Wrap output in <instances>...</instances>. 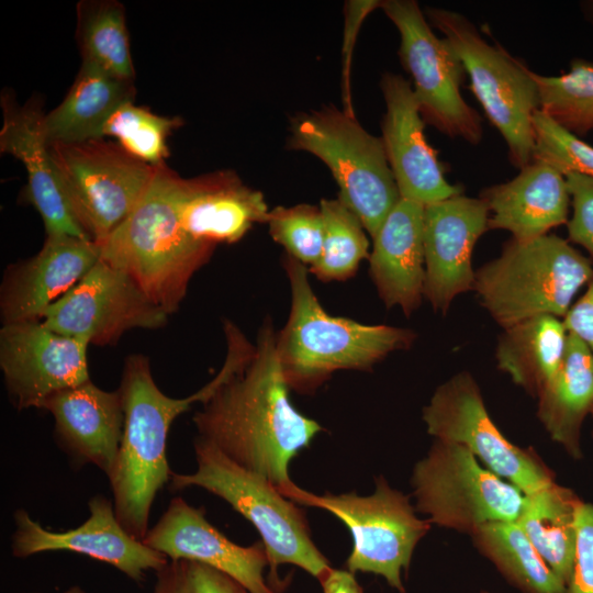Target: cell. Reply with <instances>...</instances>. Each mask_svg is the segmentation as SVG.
Here are the masks:
<instances>
[{
  "label": "cell",
  "instance_id": "6da1fadb",
  "mask_svg": "<svg viewBox=\"0 0 593 593\" xmlns=\"http://www.w3.org/2000/svg\"><path fill=\"white\" fill-rule=\"evenodd\" d=\"M225 360L217 384L193 415L198 436L240 467L278 489L292 483L291 460L323 427L291 403L276 349V331L266 320L256 343L224 322Z\"/></svg>",
  "mask_w": 593,
  "mask_h": 593
},
{
  "label": "cell",
  "instance_id": "7a4b0ae2",
  "mask_svg": "<svg viewBox=\"0 0 593 593\" xmlns=\"http://www.w3.org/2000/svg\"><path fill=\"white\" fill-rule=\"evenodd\" d=\"M186 182L166 163L155 166L139 202L99 243L100 259L126 272L169 316L179 310L191 278L215 249L193 239L181 224Z\"/></svg>",
  "mask_w": 593,
  "mask_h": 593
},
{
  "label": "cell",
  "instance_id": "3957f363",
  "mask_svg": "<svg viewBox=\"0 0 593 593\" xmlns=\"http://www.w3.org/2000/svg\"><path fill=\"white\" fill-rule=\"evenodd\" d=\"M291 309L276 333V349L290 390L314 393L338 370L368 371L393 351L409 349L416 334L384 324L368 325L329 315L314 293L305 265L286 254Z\"/></svg>",
  "mask_w": 593,
  "mask_h": 593
},
{
  "label": "cell",
  "instance_id": "277c9868",
  "mask_svg": "<svg viewBox=\"0 0 593 593\" xmlns=\"http://www.w3.org/2000/svg\"><path fill=\"white\" fill-rule=\"evenodd\" d=\"M124 426L116 461L108 475L113 505L121 525L142 540L148 530L152 505L169 483L166 445L174 421L194 403H202L214 390L208 382L195 393L175 399L157 387L146 356L126 357L120 388Z\"/></svg>",
  "mask_w": 593,
  "mask_h": 593
},
{
  "label": "cell",
  "instance_id": "5b68a950",
  "mask_svg": "<svg viewBox=\"0 0 593 593\" xmlns=\"http://www.w3.org/2000/svg\"><path fill=\"white\" fill-rule=\"evenodd\" d=\"M197 470L172 472L169 490L198 486L221 497L258 530L271 570L270 585L277 592L281 580L277 568L296 566L318 581L332 569L315 546L303 508L280 493L265 477L249 471L198 436L194 440Z\"/></svg>",
  "mask_w": 593,
  "mask_h": 593
},
{
  "label": "cell",
  "instance_id": "8992f818",
  "mask_svg": "<svg viewBox=\"0 0 593 593\" xmlns=\"http://www.w3.org/2000/svg\"><path fill=\"white\" fill-rule=\"evenodd\" d=\"M593 279V264L569 240L546 234L511 238L501 255L480 267L473 290L504 329L538 315L564 317L578 291Z\"/></svg>",
  "mask_w": 593,
  "mask_h": 593
},
{
  "label": "cell",
  "instance_id": "52a82bcc",
  "mask_svg": "<svg viewBox=\"0 0 593 593\" xmlns=\"http://www.w3.org/2000/svg\"><path fill=\"white\" fill-rule=\"evenodd\" d=\"M425 13L461 61L472 92L506 143L512 165L522 169L530 164L533 120L540 109L533 71L500 44H490L463 14L432 7Z\"/></svg>",
  "mask_w": 593,
  "mask_h": 593
},
{
  "label": "cell",
  "instance_id": "ba28073f",
  "mask_svg": "<svg viewBox=\"0 0 593 593\" xmlns=\"http://www.w3.org/2000/svg\"><path fill=\"white\" fill-rule=\"evenodd\" d=\"M287 145L328 167L338 198L373 239L401 199L381 137L369 133L355 114L327 105L295 118Z\"/></svg>",
  "mask_w": 593,
  "mask_h": 593
},
{
  "label": "cell",
  "instance_id": "9c48e42d",
  "mask_svg": "<svg viewBox=\"0 0 593 593\" xmlns=\"http://www.w3.org/2000/svg\"><path fill=\"white\" fill-rule=\"evenodd\" d=\"M304 506L332 513L349 529L353 549L347 570L383 577L390 586L405 593L402 570L407 571L415 547L430 529V523L416 515L407 495L376 478L374 491L361 496L355 492L313 494L295 483L278 489Z\"/></svg>",
  "mask_w": 593,
  "mask_h": 593
},
{
  "label": "cell",
  "instance_id": "30bf717a",
  "mask_svg": "<svg viewBox=\"0 0 593 593\" xmlns=\"http://www.w3.org/2000/svg\"><path fill=\"white\" fill-rule=\"evenodd\" d=\"M417 512L430 524L471 535L496 522H516L525 494L490 469L466 447L435 439L412 471Z\"/></svg>",
  "mask_w": 593,
  "mask_h": 593
},
{
  "label": "cell",
  "instance_id": "8fae6325",
  "mask_svg": "<svg viewBox=\"0 0 593 593\" xmlns=\"http://www.w3.org/2000/svg\"><path fill=\"white\" fill-rule=\"evenodd\" d=\"M48 145L72 217L91 240L101 243L139 202L155 166L105 138Z\"/></svg>",
  "mask_w": 593,
  "mask_h": 593
},
{
  "label": "cell",
  "instance_id": "7c38bea8",
  "mask_svg": "<svg viewBox=\"0 0 593 593\" xmlns=\"http://www.w3.org/2000/svg\"><path fill=\"white\" fill-rule=\"evenodd\" d=\"M380 8L400 34V59L424 122L448 137L479 144L482 119L461 96L465 69L448 43L436 36L416 1L385 0Z\"/></svg>",
  "mask_w": 593,
  "mask_h": 593
},
{
  "label": "cell",
  "instance_id": "4fadbf2b",
  "mask_svg": "<svg viewBox=\"0 0 593 593\" xmlns=\"http://www.w3.org/2000/svg\"><path fill=\"white\" fill-rule=\"evenodd\" d=\"M422 417L435 439L466 447L525 495L556 482L553 471L533 448L514 445L495 426L475 380L468 372L440 384L423 409Z\"/></svg>",
  "mask_w": 593,
  "mask_h": 593
},
{
  "label": "cell",
  "instance_id": "5bb4252c",
  "mask_svg": "<svg viewBox=\"0 0 593 593\" xmlns=\"http://www.w3.org/2000/svg\"><path fill=\"white\" fill-rule=\"evenodd\" d=\"M169 315L123 270L99 259L44 313L43 324L88 345H114L133 328L157 329Z\"/></svg>",
  "mask_w": 593,
  "mask_h": 593
},
{
  "label": "cell",
  "instance_id": "9a60e30c",
  "mask_svg": "<svg viewBox=\"0 0 593 593\" xmlns=\"http://www.w3.org/2000/svg\"><path fill=\"white\" fill-rule=\"evenodd\" d=\"M88 347L42 321L2 325L0 369L12 404L18 410L41 409L56 392L89 381Z\"/></svg>",
  "mask_w": 593,
  "mask_h": 593
},
{
  "label": "cell",
  "instance_id": "2e32d148",
  "mask_svg": "<svg viewBox=\"0 0 593 593\" xmlns=\"http://www.w3.org/2000/svg\"><path fill=\"white\" fill-rule=\"evenodd\" d=\"M89 516L80 526L65 532H52L33 519L24 508L14 512L15 529L11 551L26 558L47 551L66 550L108 563L135 582L157 572L169 559L133 537L119 522L113 501L104 495L88 502Z\"/></svg>",
  "mask_w": 593,
  "mask_h": 593
},
{
  "label": "cell",
  "instance_id": "e0dca14e",
  "mask_svg": "<svg viewBox=\"0 0 593 593\" xmlns=\"http://www.w3.org/2000/svg\"><path fill=\"white\" fill-rule=\"evenodd\" d=\"M489 216L483 199L461 193L425 206L424 298L434 311L446 314L457 295L473 290L472 251Z\"/></svg>",
  "mask_w": 593,
  "mask_h": 593
},
{
  "label": "cell",
  "instance_id": "ac0fdd59",
  "mask_svg": "<svg viewBox=\"0 0 593 593\" xmlns=\"http://www.w3.org/2000/svg\"><path fill=\"white\" fill-rule=\"evenodd\" d=\"M385 103L382 143L401 199L424 206L458 195L461 188L449 183L436 152L427 143L412 85L398 74L382 75Z\"/></svg>",
  "mask_w": 593,
  "mask_h": 593
},
{
  "label": "cell",
  "instance_id": "d6986e66",
  "mask_svg": "<svg viewBox=\"0 0 593 593\" xmlns=\"http://www.w3.org/2000/svg\"><path fill=\"white\" fill-rule=\"evenodd\" d=\"M142 541L169 560L204 563L235 579L250 593H277L264 577L269 560L264 542L240 546L231 541L206 518L202 507L174 497Z\"/></svg>",
  "mask_w": 593,
  "mask_h": 593
},
{
  "label": "cell",
  "instance_id": "ffe728a7",
  "mask_svg": "<svg viewBox=\"0 0 593 593\" xmlns=\"http://www.w3.org/2000/svg\"><path fill=\"white\" fill-rule=\"evenodd\" d=\"M100 259L98 243L46 235L32 257L11 264L0 286L2 325L42 321L46 310L75 287Z\"/></svg>",
  "mask_w": 593,
  "mask_h": 593
},
{
  "label": "cell",
  "instance_id": "44dd1931",
  "mask_svg": "<svg viewBox=\"0 0 593 593\" xmlns=\"http://www.w3.org/2000/svg\"><path fill=\"white\" fill-rule=\"evenodd\" d=\"M3 123L0 152L18 158L27 172V198L41 215L46 235L90 239L72 217L43 133L42 102L19 105L12 92L1 93Z\"/></svg>",
  "mask_w": 593,
  "mask_h": 593
},
{
  "label": "cell",
  "instance_id": "7402d4cb",
  "mask_svg": "<svg viewBox=\"0 0 593 593\" xmlns=\"http://www.w3.org/2000/svg\"><path fill=\"white\" fill-rule=\"evenodd\" d=\"M40 410L53 415L57 443L75 465L91 463L111 473L124 426L119 390L105 391L89 380L56 392Z\"/></svg>",
  "mask_w": 593,
  "mask_h": 593
},
{
  "label": "cell",
  "instance_id": "603a6c76",
  "mask_svg": "<svg viewBox=\"0 0 593 593\" xmlns=\"http://www.w3.org/2000/svg\"><path fill=\"white\" fill-rule=\"evenodd\" d=\"M269 212L264 194L228 170L187 179L179 204L184 231L213 247L238 242L255 224L267 223Z\"/></svg>",
  "mask_w": 593,
  "mask_h": 593
},
{
  "label": "cell",
  "instance_id": "cb8c5ba5",
  "mask_svg": "<svg viewBox=\"0 0 593 593\" xmlns=\"http://www.w3.org/2000/svg\"><path fill=\"white\" fill-rule=\"evenodd\" d=\"M424 209L400 199L373 238L370 276L388 309L410 316L422 303L425 282Z\"/></svg>",
  "mask_w": 593,
  "mask_h": 593
},
{
  "label": "cell",
  "instance_id": "d4e9b609",
  "mask_svg": "<svg viewBox=\"0 0 593 593\" xmlns=\"http://www.w3.org/2000/svg\"><path fill=\"white\" fill-rule=\"evenodd\" d=\"M489 208V230H505L528 242L568 223L571 197L568 182L551 166L533 160L512 180L481 191Z\"/></svg>",
  "mask_w": 593,
  "mask_h": 593
},
{
  "label": "cell",
  "instance_id": "484cf974",
  "mask_svg": "<svg viewBox=\"0 0 593 593\" xmlns=\"http://www.w3.org/2000/svg\"><path fill=\"white\" fill-rule=\"evenodd\" d=\"M135 96L134 81L82 61L64 100L44 115V136L48 144L104 138L108 119L122 104L134 102Z\"/></svg>",
  "mask_w": 593,
  "mask_h": 593
},
{
  "label": "cell",
  "instance_id": "4316f807",
  "mask_svg": "<svg viewBox=\"0 0 593 593\" xmlns=\"http://www.w3.org/2000/svg\"><path fill=\"white\" fill-rule=\"evenodd\" d=\"M538 398L537 416L550 438L581 458V428L593 409V353L568 333L563 361Z\"/></svg>",
  "mask_w": 593,
  "mask_h": 593
},
{
  "label": "cell",
  "instance_id": "83f0119b",
  "mask_svg": "<svg viewBox=\"0 0 593 593\" xmlns=\"http://www.w3.org/2000/svg\"><path fill=\"white\" fill-rule=\"evenodd\" d=\"M563 321L538 315L505 328L495 358L500 370L527 393L538 396L559 370L567 346Z\"/></svg>",
  "mask_w": 593,
  "mask_h": 593
},
{
  "label": "cell",
  "instance_id": "f1b7e54d",
  "mask_svg": "<svg viewBox=\"0 0 593 593\" xmlns=\"http://www.w3.org/2000/svg\"><path fill=\"white\" fill-rule=\"evenodd\" d=\"M581 500L557 482L525 495L516 521L530 542L568 585L577 550V507Z\"/></svg>",
  "mask_w": 593,
  "mask_h": 593
},
{
  "label": "cell",
  "instance_id": "f546056e",
  "mask_svg": "<svg viewBox=\"0 0 593 593\" xmlns=\"http://www.w3.org/2000/svg\"><path fill=\"white\" fill-rule=\"evenodd\" d=\"M474 547L523 593H568L516 522H496L471 535Z\"/></svg>",
  "mask_w": 593,
  "mask_h": 593
},
{
  "label": "cell",
  "instance_id": "4dcf8cb0",
  "mask_svg": "<svg viewBox=\"0 0 593 593\" xmlns=\"http://www.w3.org/2000/svg\"><path fill=\"white\" fill-rule=\"evenodd\" d=\"M76 38L82 61L91 63L118 78L134 81L125 9L121 2H78Z\"/></svg>",
  "mask_w": 593,
  "mask_h": 593
},
{
  "label": "cell",
  "instance_id": "1f68e13d",
  "mask_svg": "<svg viewBox=\"0 0 593 593\" xmlns=\"http://www.w3.org/2000/svg\"><path fill=\"white\" fill-rule=\"evenodd\" d=\"M324 222L322 253L310 272L322 281H342L353 277L365 258L369 242L359 217L337 197L322 199Z\"/></svg>",
  "mask_w": 593,
  "mask_h": 593
},
{
  "label": "cell",
  "instance_id": "d6a6232c",
  "mask_svg": "<svg viewBox=\"0 0 593 593\" xmlns=\"http://www.w3.org/2000/svg\"><path fill=\"white\" fill-rule=\"evenodd\" d=\"M532 75L539 91L540 111L575 136L593 130V64L579 59L559 76Z\"/></svg>",
  "mask_w": 593,
  "mask_h": 593
},
{
  "label": "cell",
  "instance_id": "836d02e7",
  "mask_svg": "<svg viewBox=\"0 0 593 593\" xmlns=\"http://www.w3.org/2000/svg\"><path fill=\"white\" fill-rule=\"evenodd\" d=\"M181 125V118L161 116L134 102H127L108 119L103 137H115L127 153L152 166H158L169 156L168 136Z\"/></svg>",
  "mask_w": 593,
  "mask_h": 593
},
{
  "label": "cell",
  "instance_id": "e575fe53",
  "mask_svg": "<svg viewBox=\"0 0 593 593\" xmlns=\"http://www.w3.org/2000/svg\"><path fill=\"white\" fill-rule=\"evenodd\" d=\"M275 242L303 265L313 266L320 258L324 222L320 206L298 204L270 210L267 223Z\"/></svg>",
  "mask_w": 593,
  "mask_h": 593
},
{
  "label": "cell",
  "instance_id": "d590c367",
  "mask_svg": "<svg viewBox=\"0 0 593 593\" xmlns=\"http://www.w3.org/2000/svg\"><path fill=\"white\" fill-rule=\"evenodd\" d=\"M535 146L533 160L562 175L581 174L593 178V146L555 123L538 110L533 120Z\"/></svg>",
  "mask_w": 593,
  "mask_h": 593
},
{
  "label": "cell",
  "instance_id": "8d00e7d4",
  "mask_svg": "<svg viewBox=\"0 0 593 593\" xmlns=\"http://www.w3.org/2000/svg\"><path fill=\"white\" fill-rule=\"evenodd\" d=\"M154 593H250L226 573L201 562L169 560L156 572Z\"/></svg>",
  "mask_w": 593,
  "mask_h": 593
},
{
  "label": "cell",
  "instance_id": "74e56055",
  "mask_svg": "<svg viewBox=\"0 0 593 593\" xmlns=\"http://www.w3.org/2000/svg\"><path fill=\"white\" fill-rule=\"evenodd\" d=\"M571 197L572 216L568 220V239L582 246L593 264V178L564 175Z\"/></svg>",
  "mask_w": 593,
  "mask_h": 593
},
{
  "label": "cell",
  "instance_id": "f35d334b",
  "mask_svg": "<svg viewBox=\"0 0 593 593\" xmlns=\"http://www.w3.org/2000/svg\"><path fill=\"white\" fill-rule=\"evenodd\" d=\"M577 550L568 593H593V504L577 507Z\"/></svg>",
  "mask_w": 593,
  "mask_h": 593
},
{
  "label": "cell",
  "instance_id": "ab89813d",
  "mask_svg": "<svg viewBox=\"0 0 593 593\" xmlns=\"http://www.w3.org/2000/svg\"><path fill=\"white\" fill-rule=\"evenodd\" d=\"M382 1L377 0H353L345 7V32L343 43V96L344 111L355 114L350 98V65L353 49L356 44L359 29L367 15L377 8L381 7Z\"/></svg>",
  "mask_w": 593,
  "mask_h": 593
},
{
  "label": "cell",
  "instance_id": "60d3db41",
  "mask_svg": "<svg viewBox=\"0 0 593 593\" xmlns=\"http://www.w3.org/2000/svg\"><path fill=\"white\" fill-rule=\"evenodd\" d=\"M563 324L568 333L580 338L593 353V279L564 315Z\"/></svg>",
  "mask_w": 593,
  "mask_h": 593
},
{
  "label": "cell",
  "instance_id": "b9f144b4",
  "mask_svg": "<svg viewBox=\"0 0 593 593\" xmlns=\"http://www.w3.org/2000/svg\"><path fill=\"white\" fill-rule=\"evenodd\" d=\"M323 593H363L349 570L331 569L321 580Z\"/></svg>",
  "mask_w": 593,
  "mask_h": 593
},
{
  "label": "cell",
  "instance_id": "7bdbcfd3",
  "mask_svg": "<svg viewBox=\"0 0 593 593\" xmlns=\"http://www.w3.org/2000/svg\"><path fill=\"white\" fill-rule=\"evenodd\" d=\"M32 593H34V592H32ZM64 593H86V592L82 589H80L79 586H71L67 591H65Z\"/></svg>",
  "mask_w": 593,
  "mask_h": 593
},
{
  "label": "cell",
  "instance_id": "ee69618b",
  "mask_svg": "<svg viewBox=\"0 0 593 593\" xmlns=\"http://www.w3.org/2000/svg\"><path fill=\"white\" fill-rule=\"evenodd\" d=\"M481 593H490V592H485V591H483V592H481Z\"/></svg>",
  "mask_w": 593,
  "mask_h": 593
},
{
  "label": "cell",
  "instance_id": "f6af8a7d",
  "mask_svg": "<svg viewBox=\"0 0 593 593\" xmlns=\"http://www.w3.org/2000/svg\"><path fill=\"white\" fill-rule=\"evenodd\" d=\"M591 414L593 415V409H592V411H591Z\"/></svg>",
  "mask_w": 593,
  "mask_h": 593
}]
</instances>
